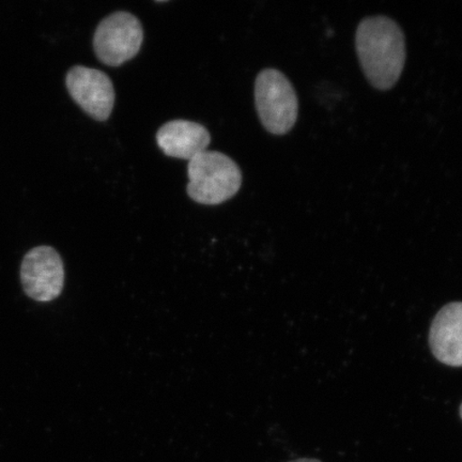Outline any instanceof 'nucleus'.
Returning <instances> with one entry per match:
<instances>
[{"instance_id": "nucleus-5", "label": "nucleus", "mask_w": 462, "mask_h": 462, "mask_svg": "<svg viewBox=\"0 0 462 462\" xmlns=\"http://www.w3.org/2000/svg\"><path fill=\"white\" fill-rule=\"evenodd\" d=\"M21 282L29 298L38 302L53 301L65 285V268L55 248L38 246L23 259Z\"/></svg>"}, {"instance_id": "nucleus-2", "label": "nucleus", "mask_w": 462, "mask_h": 462, "mask_svg": "<svg viewBox=\"0 0 462 462\" xmlns=\"http://www.w3.org/2000/svg\"><path fill=\"white\" fill-rule=\"evenodd\" d=\"M188 194L201 205L222 204L239 192L242 172L226 154L205 152L189 161Z\"/></svg>"}, {"instance_id": "nucleus-7", "label": "nucleus", "mask_w": 462, "mask_h": 462, "mask_svg": "<svg viewBox=\"0 0 462 462\" xmlns=\"http://www.w3.org/2000/svg\"><path fill=\"white\" fill-rule=\"evenodd\" d=\"M432 355L448 366H462V302L444 306L431 323Z\"/></svg>"}, {"instance_id": "nucleus-3", "label": "nucleus", "mask_w": 462, "mask_h": 462, "mask_svg": "<svg viewBox=\"0 0 462 462\" xmlns=\"http://www.w3.org/2000/svg\"><path fill=\"white\" fill-rule=\"evenodd\" d=\"M256 109L265 130L284 135L296 125L299 115L297 92L276 69H264L255 82Z\"/></svg>"}, {"instance_id": "nucleus-1", "label": "nucleus", "mask_w": 462, "mask_h": 462, "mask_svg": "<svg viewBox=\"0 0 462 462\" xmlns=\"http://www.w3.org/2000/svg\"><path fill=\"white\" fill-rule=\"evenodd\" d=\"M356 48L364 74L379 90L394 86L406 61V42L400 25L388 16H369L356 29Z\"/></svg>"}, {"instance_id": "nucleus-4", "label": "nucleus", "mask_w": 462, "mask_h": 462, "mask_svg": "<svg viewBox=\"0 0 462 462\" xmlns=\"http://www.w3.org/2000/svg\"><path fill=\"white\" fill-rule=\"evenodd\" d=\"M143 42L140 20L125 11H118L106 17L97 27L94 48L104 65L119 67L138 54Z\"/></svg>"}, {"instance_id": "nucleus-10", "label": "nucleus", "mask_w": 462, "mask_h": 462, "mask_svg": "<svg viewBox=\"0 0 462 462\" xmlns=\"http://www.w3.org/2000/svg\"><path fill=\"white\" fill-rule=\"evenodd\" d=\"M459 413H460V418L462 420V403H461V406H460Z\"/></svg>"}, {"instance_id": "nucleus-8", "label": "nucleus", "mask_w": 462, "mask_h": 462, "mask_svg": "<svg viewBox=\"0 0 462 462\" xmlns=\"http://www.w3.org/2000/svg\"><path fill=\"white\" fill-rule=\"evenodd\" d=\"M158 146L167 157L190 161L207 152L211 135L204 125L189 120H172L157 133Z\"/></svg>"}, {"instance_id": "nucleus-6", "label": "nucleus", "mask_w": 462, "mask_h": 462, "mask_svg": "<svg viewBox=\"0 0 462 462\" xmlns=\"http://www.w3.org/2000/svg\"><path fill=\"white\" fill-rule=\"evenodd\" d=\"M67 88L83 111L97 121L111 116L115 104L114 85L108 75L97 69L73 67L67 75Z\"/></svg>"}, {"instance_id": "nucleus-9", "label": "nucleus", "mask_w": 462, "mask_h": 462, "mask_svg": "<svg viewBox=\"0 0 462 462\" xmlns=\"http://www.w3.org/2000/svg\"><path fill=\"white\" fill-rule=\"evenodd\" d=\"M289 462H321V461L318 460V459H313V458H301V459L292 460V461H289Z\"/></svg>"}]
</instances>
